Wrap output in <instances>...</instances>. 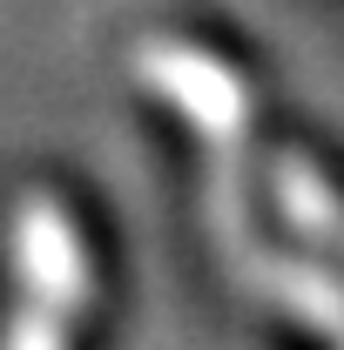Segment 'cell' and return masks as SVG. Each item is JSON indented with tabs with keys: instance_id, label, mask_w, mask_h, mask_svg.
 Here are the masks:
<instances>
[{
	"instance_id": "obj_2",
	"label": "cell",
	"mask_w": 344,
	"mask_h": 350,
	"mask_svg": "<svg viewBox=\"0 0 344 350\" xmlns=\"http://www.w3.org/2000/svg\"><path fill=\"white\" fill-rule=\"evenodd\" d=\"M0 350H68V317L61 310H41L21 297V310L7 317V337H0Z\"/></svg>"
},
{
	"instance_id": "obj_1",
	"label": "cell",
	"mask_w": 344,
	"mask_h": 350,
	"mask_svg": "<svg viewBox=\"0 0 344 350\" xmlns=\"http://www.w3.org/2000/svg\"><path fill=\"white\" fill-rule=\"evenodd\" d=\"M14 269H21V297L41 310H61L75 317L88 297V256H82V236L61 202L47 196H27L21 216H14Z\"/></svg>"
}]
</instances>
